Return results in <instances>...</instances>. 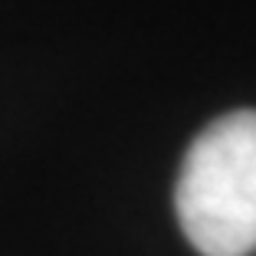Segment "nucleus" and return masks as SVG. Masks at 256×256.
<instances>
[{
	"instance_id": "1",
	"label": "nucleus",
	"mask_w": 256,
	"mask_h": 256,
	"mask_svg": "<svg viewBox=\"0 0 256 256\" xmlns=\"http://www.w3.org/2000/svg\"><path fill=\"white\" fill-rule=\"evenodd\" d=\"M174 207L200 256H250L256 250V112L214 118L184 154Z\"/></svg>"
}]
</instances>
